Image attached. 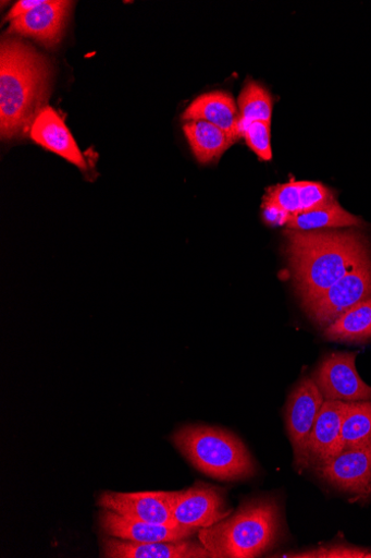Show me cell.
Listing matches in <instances>:
<instances>
[{
    "instance_id": "8",
    "label": "cell",
    "mask_w": 371,
    "mask_h": 558,
    "mask_svg": "<svg viewBox=\"0 0 371 558\" xmlns=\"http://www.w3.org/2000/svg\"><path fill=\"white\" fill-rule=\"evenodd\" d=\"M356 352H334L312 376L325 400L371 401V387L359 377Z\"/></svg>"
},
{
    "instance_id": "6",
    "label": "cell",
    "mask_w": 371,
    "mask_h": 558,
    "mask_svg": "<svg viewBox=\"0 0 371 558\" xmlns=\"http://www.w3.org/2000/svg\"><path fill=\"white\" fill-rule=\"evenodd\" d=\"M324 401L312 378H304L288 398L286 428L294 449L295 466L299 472L309 468L308 440Z\"/></svg>"
},
{
    "instance_id": "4",
    "label": "cell",
    "mask_w": 371,
    "mask_h": 558,
    "mask_svg": "<svg viewBox=\"0 0 371 558\" xmlns=\"http://www.w3.org/2000/svg\"><path fill=\"white\" fill-rule=\"evenodd\" d=\"M172 440L196 470L211 478L234 482L256 474L249 450L236 435L227 430L188 425L178 429Z\"/></svg>"
},
{
    "instance_id": "21",
    "label": "cell",
    "mask_w": 371,
    "mask_h": 558,
    "mask_svg": "<svg viewBox=\"0 0 371 558\" xmlns=\"http://www.w3.org/2000/svg\"><path fill=\"white\" fill-rule=\"evenodd\" d=\"M240 114V134L252 122H272L273 97L271 93L257 82H246L238 97Z\"/></svg>"
},
{
    "instance_id": "15",
    "label": "cell",
    "mask_w": 371,
    "mask_h": 558,
    "mask_svg": "<svg viewBox=\"0 0 371 558\" xmlns=\"http://www.w3.org/2000/svg\"><path fill=\"white\" fill-rule=\"evenodd\" d=\"M102 555L109 558H213L201 543L187 539L139 543L109 535L102 538Z\"/></svg>"
},
{
    "instance_id": "19",
    "label": "cell",
    "mask_w": 371,
    "mask_h": 558,
    "mask_svg": "<svg viewBox=\"0 0 371 558\" xmlns=\"http://www.w3.org/2000/svg\"><path fill=\"white\" fill-rule=\"evenodd\" d=\"M324 336L331 341L361 343L371 339V298L366 299L329 327Z\"/></svg>"
},
{
    "instance_id": "22",
    "label": "cell",
    "mask_w": 371,
    "mask_h": 558,
    "mask_svg": "<svg viewBox=\"0 0 371 558\" xmlns=\"http://www.w3.org/2000/svg\"><path fill=\"white\" fill-rule=\"evenodd\" d=\"M370 442L371 401L349 402L342 429L343 451L356 447H361Z\"/></svg>"
},
{
    "instance_id": "10",
    "label": "cell",
    "mask_w": 371,
    "mask_h": 558,
    "mask_svg": "<svg viewBox=\"0 0 371 558\" xmlns=\"http://www.w3.org/2000/svg\"><path fill=\"white\" fill-rule=\"evenodd\" d=\"M334 487L357 496L371 494V442L344 450L335 459L314 469Z\"/></svg>"
},
{
    "instance_id": "27",
    "label": "cell",
    "mask_w": 371,
    "mask_h": 558,
    "mask_svg": "<svg viewBox=\"0 0 371 558\" xmlns=\"http://www.w3.org/2000/svg\"><path fill=\"white\" fill-rule=\"evenodd\" d=\"M366 557H371V551H368Z\"/></svg>"
},
{
    "instance_id": "9",
    "label": "cell",
    "mask_w": 371,
    "mask_h": 558,
    "mask_svg": "<svg viewBox=\"0 0 371 558\" xmlns=\"http://www.w3.org/2000/svg\"><path fill=\"white\" fill-rule=\"evenodd\" d=\"M232 514L221 488L203 483L176 492L173 518L178 525L206 529Z\"/></svg>"
},
{
    "instance_id": "11",
    "label": "cell",
    "mask_w": 371,
    "mask_h": 558,
    "mask_svg": "<svg viewBox=\"0 0 371 558\" xmlns=\"http://www.w3.org/2000/svg\"><path fill=\"white\" fill-rule=\"evenodd\" d=\"M349 402L325 400L308 440V462L314 469L333 460L343 451L342 429Z\"/></svg>"
},
{
    "instance_id": "20",
    "label": "cell",
    "mask_w": 371,
    "mask_h": 558,
    "mask_svg": "<svg viewBox=\"0 0 371 558\" xmlns=\"http://www.w3.org/2000/svg\"><path fill=\"white\" fill-rule=\"evenodd\" d=\"M362 223L360 218L346 211L339 206L337 199H335L326 206L292 217L286 227L288 230L293 231H317L322 229L359 227Z\"/></svg>"
},
{
    "instance_id": "12",
    "label": "cell",
    "mask_w": 371,
    "mask_h": 558,
    "mask_svg": "<svg viewBox=\"0 0 371 558\" xmlns=\"http://www.w3.org/2000/svg\"><path fill=\"white\" fill-rule=\"evenodd\" d=\"M73 4L69 0H46L41 7L13 21L9 33L33 37L46 47H54L62 39Z\"/></svg>"
},
{
    "instance_id": "16",
    "label": "cell",
    "mask_w": 371,
    "mask_h": 558,
    "mask_svg": "<svg viewBox=\"0 0 371 558\" xmlns=\"http://www.w3.org/2000/svg\"><path fill=\"white\" fill-rule=\"evenodd\" d=\"M263 199L275 203L294 217L326 206L336 198L323 183L293 180L269 189Z\"/></svg>"
},
{
    "instance_id": "13",
    "label": "cell",
    "mask_w": 371,
    "mask_h": 558,
    "mask_svg": "<svg viewBox=\"0 0 371 558\" xmlns=\"http://www.w3.org/2000/svg\"><path fill=\"white\" fill-rule=\"evenodd\" d=\"M30 137L38 145L74 165L83 173L89 172L88 161L70 129L54 109L46 107L40 111L32 126Z\"/></svg>"
},
{
    "instance_id": "23",
    "label": "cell",
    "mask_w": 371,
    "mask_h": 558,
    "mask_svg": "<svg viewBox=\"0 0 371 558\" xmlns=\"http://www.w3.org/2000/svg\"><path fill=\"white\" fill-rule=\"evenodd\" d=\"M244 138L248 146L262 161H271L273 158L271 143V123L252 122L244 132Z\"/></svg>"
},
{
    "instance_id": "17",
    "label": "cell",
    "mask_w": 371,
    "mask_h": 558,
    "mask_svg": "<svg viewBox=\"0 0 371 558\" xmlns=\"http://www.w3.org/2000/svg\"><path fill=\"white\" fill-rule=\"evenodd\" d=\"M184 121L202 120L234 136L240 134V114L233 96L226 92H210L198 96L182 116Z\"/></svg>"
},
{
    "instance_id": "1",
    "label": "cell",
    "mask_w": 371,
    "mask_h": 558,
    "mask_svg": "<svg viewBox=\"0 0 371 558\" xmlns=\"http://www.w3.org/2000/svg\"><path fill=\"white\" fill-rule=\"evenodd\" d=\"M286 239V256L301 302L371 262L369 243L359 232L288 230Z\"/></svg>"
},
{
    "instance_id": "14",
    "label": "cell",
    "mask_w": 371,
    "mask_h": 558,
    "mask_svg": "<svg viewBox=\"0 0 371 558\" xmlns=\"http://www.w3.org/2000/svg\"><path fill=\"white\" fill-rule=\"evenodd\" d=\"M99 526L106 535L139 543L185 541L200 530L184 525L171 527L135 521L104 509L99 513Z\"/></svg>"
},
{
    "instance_id": "7",
    "label": "cell",
    "mask_w": 371,
    "mask_h": 558,
    "mask_svg": "<svg viewBox=\"0 0 371 558\" xmlns=\"http://www.w3.org/2000/svg\"><path fill=\"white\" fill-rule=\"evenodd\" d=\"M176 492L102 493L97 500L101 509L126 519L177 527L173 518Z\"/></svg>"
},
{
    "instance_id": "18",
    "label": "cell",
    "mask_w": 371,
    "mask_h": 558,
    "mask_svg": "<svg viewBox=\"0 0 371 558\" xmlns=\"http://www.w3.org/2000/svg\"><path fill=\"white\" fill-rule=\"evenodd\" d=\"M184 133L200 165L218 162L237 140L214 124L202 120L186 121Z\"/></svg>"
},
{
    "instance_id": "25",
    "label": "cell",
    "mask_w": 371,
    "mask_h": 558,
    "mask_svg": "<svg viewBox=\"0 0 371 558\" xmlns=\"http://www.w3.org/2000/svg\"><path fill=\"white\" fill-rule=\"evenodd\" d=\"M262 218L263 221L267 222L269 226L283 227L288 225V222L292 219V216L287 211L275 205V203L263 199Z\"/></svg>"
},
{
    "instance_id": "5",
    "label": "cell",
    "mask_w": 371,
    "mask_h": 558,
    "mask_svg": "<svg viewBox=\"0 0 371 558\" xmlns=\"http://www.w3.org/2000/svg\"><path fill=\"white\" fill-rule=\"evenodd\" d=\"M371 298V262L347 274L327 290L302 301L309 318L322 328L329 327L359 302Z\"/></svg>"
},
{
    "instance_id": "2",
    "label": "cell",
    "mask_w": 371,
    "mask_h": 558,
    "mask_svg": "<svg viewBox=\"0 0 371 558\" xmlns=\"http://www.w3.org/2000/svg\"><path fill=\"white\" fill-rule=\"evenodd\" d=\"M51 66L30 45L4 38L0 46V134L12 140L27 134L46 108Z\"/></svg>"
},
{
    "instance_id": "3",
    "label": "cell",
    "mask_w": 371,
    "mask_h": 558,
    "mask_svg": "<svg viewBox=\"0 0 371 558\" xmlns=\"http://www.w3.org/2000/svg\"><path fill=\"white\" fill-rule=\"evenodd\" d=\"M282 533V512L272 497L253 498L218 524L200 529L199 542L215 558H252L271 549Z\"/></svg>"
},
{
    "instance_id": "26",
    "label": "cell",
    "mask_w": 371,
    "mask_h": 558,
    "mask_svg": "<svg viewBox=\"0 0 371 558\" xmlns=\"http://www.w3.org/2000/svg\"><path fill=\"white\" fill-rule=\"evenodd\" d=\"M45 2L46 0H20V2H17L13 7L11 12L7 16V22L12 23L16 19L24 16L34 11L35 9L41 7L42 4H45Z\"/></svg>"
},
{
    "instance_id": "24",
    "label": "cell",
    "mask_w": 371,
    "mask_h": 558,
    "mask_svg": "<svg viewBox=\"0 0 371 558\" xmlns=\"http://www.w3.org/2000/svg\"><path fill=\"white\" fill-rule=\"evenodd\" d=\"M368 554L367 549L351 546H332L318 549L293 553L286 557H318V558H363Z\"/></svg>"
}]
</instances>
